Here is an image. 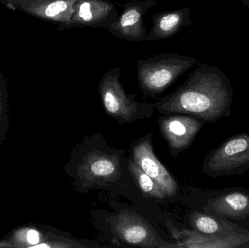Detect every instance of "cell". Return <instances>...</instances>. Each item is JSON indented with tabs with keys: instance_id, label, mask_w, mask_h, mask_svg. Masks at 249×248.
<instances>
[{
	"instance_id": "7a4b0ae2",
	"label": "cell",
	"mask_w": 249,
	"mask_h": 248,
	"mask_svg": "<svg viewBox=\"0 0 249 248\" xmlns=\"http://www.w3.org/2000/svg\"><path fill=\"white\" fill-rule=\"evenodd\" d=\"M197 63L193 57L174 52L158 54L136 64L139 88L146 96L162 94L177 79Z\"/></svg>"
},
{
	"instance_id": "9c48e42d",
	"label": "cell",
	"mask_w": 249,
	"mask_h": 248,
	"mask_svg": "<svg viewBox=\"0 0 249 248\" xmlns=\"http://www.w3.org/2000/svg\"><path fill=\"white\" fill-rule=\"evenodd\" d=\"M158 4L156 0H136L124 4L118 20L108 29L115 37L130 42L145 40L147 31L143 17L149 9Z\"/></svg>"
},
{
	"instance_id": "d6986e66",
	"label": "cell",
	"mask_w": 249,
	"mask_h": 248,
	"mask_svg": "<svg viewBox=\"0 0 249 248\" xmlns=\"http://www.w3.org/2000/svg\"><path fill=\"white\" fill-rule=\"evenodd\" d=\"M243 4L246 7H249V0H241Z\"/></svg>"
},
{
	"instance_id": "4fadbf2b",
	"label": "cell",
	"mask_w": 249,
	"mask_h": 248,
	"mask_svg": "<svg viewBox=\"0 0 249 248\" xmlns=\"http://www.w3.org/2000/svg\"><path fill=\"white\" fill-rule=\"evenodd\" d=\"M112 230L124 243L142 247H161L149 223L137 214L124 211L114 217Z\"/></svg>"
},
{
	"instance_id": "6da1fadb",
	"label": "cell",
	"mask_w": 249,
	"mask_h": 248,
	"mask_svg": "<svg viewBox=\"0 0 249 248\" xmlns=\"http://www.w3.org/2000/svg\"><path fill=\"white\" fill-rule=\"evenodd\" d=\"M233 99V88L223 71L202 64L182 85L152 105L163 115L183 114L205 123H214L230 116Z\"/></svg>"
},
{
	"instance_id": "44dd1931",
	"label": "cell",
	"mask_w": 249,
	"mask_h": 248,
	"mask_svg": "<svg viewBox=\"0 0 249 248\" xmlns=\"http://www.w3.org/2000/svg\"><path fill=\"white\" fill-rule=\"evenodd\" d=\"M5 1V0H0V3H1H1H2L3 1Z\"/></svg>"
},
{
	"instance_id": "5bb4252c",
	"label": "cell",
	"mask_w": 249,
	"mask_h": 248,
	"mask_svg": "<svg viewBox=\"0 0 249 248\" xmlns=\"http://www.w3.org/2000/svg\"><path fill=\"white\" fill-rule=\"evenodd\" d=\"M192 12L189 7L158 12L151 17L152 27L146 35V42L168 39L192 25Z\"/></svg>"
},
{
	"instance_id": "7c38bea8",
	"label": "cell",
	"mask_w": 249,
	"mask_h": 248,
	"mask_svg": "<svg viewBox=\"0 0 249 248\" xmlns=\"http://www.w3.org/2000/svg\"><path fill=\"white\" fill-rule=\"evenodd\" d=\"M167 227L178 248H249V234H205L194 230H179L168 221Z\"/></svg>"
},
{
	"instance_id": "ba28073f",
	"label": "cell",
	"mask_w": 249,
	"mask_h": 248,
	"mask_svg": "<svg viewBox=\"0 0 249 248\" xmlns=\"http://www.w3.org/2000/svg\"><path fill=\"white\" fill-rule=\"evenodd\" d=\"M175 115L158 119L160 129L168 143L171 154H178L187 149L204 123L190 115Z\"/></svg>"
},
{
	"instance_id": "8992f818",
	"label": "cell",
	"mask_w": 249,
	"mask_h": 248,
	"mask_svg": "<svg viewBox=\"0 0 249 248\" xmlns=\"http://www.w3.org/2000/svg\"><path fill=\"white\" fill-rule=\"evenodd\" d=\"M77 0H5L1 4L13 11L57 24L59 31L67 29Z\"/></svg>"
},
{
	"instance_id": "30bf717a",
	"label": "cell",
	"mask_w": 249,
	"mask_h": 248,
	"mask_svg": "<svg viewBox=\"0 0 249 248\" xmlns=\"http://www.w3.org/2000/svg\"><path fill=\"white\" fill-rule=\"evenodd\" d=\"M119 13L110 0H77L67 29L75 27L109 29L118 20Z\"/></svg>"
},
{
	"instance_id": "3957f363",
	"label": "cell",
	"mask_w": 249,
	"mask_h": 248,
	"mask_svg": "<svg viewBox=\"0 0 249 248\" xmlns=\"http://www.w3.org/2000/svg\"><path fill=\"white\" fill-rule=\"evenodd\" d=\"M120 77L121 68H115L104 74L98 84L101 101L107 113L121 125L149 118L153 113V105L139 103L135 100V95L127 94Z\"/></svg>"
},
{
	"instance_id": "277c9868",
	"label": "cell",
	"mask_w": 249,
	"mask_h": 248,
	"mask_svg": "<svg viewBox=\"0 0 249 248\" xmlns=\"http://www.w3.org/2000/svg\"><path fill=\"white\" fill-rule=\"evenodd\" d=\"M203 171L212 178L241 176L249 171V135L241 133L224 141L205 158Z\"/></svg>"
},
{
	"instance_id": "52a82bcc",
	"label": "cell",
	"mask_w": 249,
	"mask_h": 248,
	"mask_svg": "<svg viewBox=\"0 0 249 248\" xmlns=\"http://www.w3.org/2000/svg\"><path fill=\"white\" fill-rule=\"evenodd\" d=\"M0 248H67L83 246L55 234L47 227L29 224L12 230L0 240Z\"/></svg>"
},
{
	"instance_id": "e0dca14e",
	"label": "cell",
	"mask_w": 249,
	"mask_h": 248,
	"mask_svg": "<svg viewBox=\"0 0 249 248\" xmlns=\"http://www.w3.org/2000/svg\"><path fill=\"white\" fill-rule=\"evenodd\" d=\"M128 168L136 184L143 195L158 199H162L165 198L155 181L144 173L133 160L129 161Z\"/></svg>"
},
{
	"instance_id": "2e32d148",
	"label": "cell",
	"mask_w": 249,
	"mask_h": 248,
	"mask_svg": "<svg viewBox=\"0 0 249 248\" xmlns=\"http://www.w3.org/2000/svg\"><path fill=\"white\" fill-rule=\"evenodd\" d=\"M190 224L193 230L205 234L235 235L249 234V231L234 224H228L219 217L204 213L193 212L190 215Z\"/></svg>"
},
{
	"instance_id": "9a60e30c",
	"label": "cell",
	"mask_w": 249,
	"mask_h": 248,
	"mask_svg": "<svg viewBox=\"0 0 249 248\" xmlns=\"http://www.w3.org/2000/svg\"><path fill=\"white\" fill-rule=\"evenodd\" d=\"M205 212L222 218L241 221L249 216V195L232 192L219 195L209 201Z\"/></svg>"
},
{
	"instance_id": "ac0fdd59",
	"label": "cell",
	"mask_w": 249,
	"mask_h": 248,
	"mask_svg": "<svg viewBox=\"0 0 249 248\" xmlns=\"http://www.w3.org/2000/svg\"><path fill=\"white\" fill-rule=\"evenodd\" d=\"M10 126L7 79L0 70V145L7 138Z\"/></svg>"
},
{
	"instance_id": "8fae6325",
	"label": "cell",
	"mask_w": 249,
	"mask_h": 248,
	"mask_svg": "<svg viewBox=\"0 0 249 248\" xmlns=\"http://www.w3.org/2000/svg\"><path fill=\"white\" fill-rule=\"evenodd\" d=\"M133 160L158 185L165 198L176 195L177 182L153 152L151 137L138 141L132 147Z\"/></svg>"
},
{
	"instance_id": "5b68a950",
	"label": "cell",
	"mask_w": 249,
	"mask_h": 248,
	"mask_svg": "<svg viewBox=\"0 0 249 248\" xmlns=\"http://www.w3.org/2000/svg\"><path fill=\"white\" fill-rule=\"evenodd\" d=\"M118 155L98 150L89 151L77 169L78 183L85 190L107 186L121 177V165Z\"/></svg>"
},
{
	"instance_id": "ffe728a7",
	"label": "cell",
	"mask_w": 249,
	"mask_h": 248,
	"mask_svg": "<svg viewBox=\"0 0 249 248\" xmlns=\"http://www.w3.org/2000/svg\"><path fill=\"white\" fill-rule=\"evenodd\" d=\"M124 1H136V0H124Z\"/></svg>"
}]
</instances>
